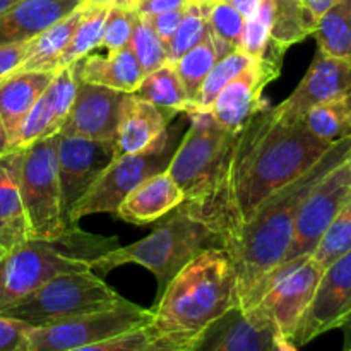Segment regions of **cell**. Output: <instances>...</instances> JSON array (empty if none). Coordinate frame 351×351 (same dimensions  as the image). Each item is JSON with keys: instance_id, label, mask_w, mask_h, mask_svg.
<instances>
[{"instance_id": "6da1fadb", "label": "cell", "mask_w": 351, "mask_h": 351, "mask_svg": "<svg viewBox=\"0 0 351 351\" xmlns=\"http://www.w3.org/2000/svg\"><path fill=\"white\" fill-rule=\"evenodd\" d=\"M332 144L314 136L302 120L278 119L264 99L232 134L208 195L194 208L178 209L204 223L225 247L264 199L314 167Z\"/></svg>"}, {"instance_id": "7a4b0ae2", "label": "cell", "mask_w": 351, "mask_h": 351, "mask_svg": "<svg viewBox=\"0 0 351 351\" xmlns=\"http://www.w3.org/2000/svg\"><path fill=\"white\" fill-rule=\"evenodd\" d=\"M351 156V136L336 141L305 173L264 199L223 249L237 271L239 305L252 307L267 274L281 263L290 245L295 219L307 195L338 165Z\"/></svg>"}, {"instance_id": "3957f363", "label": "cell", "mask_w": 351, "mask_h": 351, "mask_svg": "<svg viewBox=\"0 0 351 351\" xmlns=\"http://www.w3.org/2000/svg\"><path fill=\"white\" fill-rule=\"evenodd\" d=\"M235 307H240L235 264L223 247H213L182 267L158 295L146 329L153 345L185 351Z\"/></svg>"}, {"instance_id": "277c9868", "label": "cell", "mask_w": 351, "mask_h": 351, "mask_svg": "<svg viewBox=\"0 0 351 351\" xmlns=\"http://www.w3.org/2000/svg\"><path fill=\"white\" fill-rule=\"evenodd\" d=\"M117 243V237L89 235L72 226L53 240L27 239L0 259V311L58 274L91 269L93 261L119 247Z\"/></svg>"}, {"instance_id": "5b68a950", "label": "cell", "mask_w": 351, "mask_h": 351, "mask_svg": "<svg viewBox=\"0 0 351 351\" xmlns=\"http://www.w3.org/2000/svg\"><path fill=\"white\" fill-rule=\"evenodd\" d=\"M213 247H223L221 240L204 223L177 208L146 239L96 257L91 269L108 273L123 264H137L154 274L160 295L182 267Z\"/></svg>"}, {"instance_id": "8992f818", "label": "cell", "mask_w": 351, "mask_h": 351, "mask_svg": "<svg viewBox=\"0 0 351 351\" xmlns=\"http://www.w3.org/2000/svg\"><path fill=\"white\" fill-rule=\"evenodd\" d=\"M125 300L96 276L93 269L74 271L55 276L26 298L2 308L0 315L16 319L31 328H40L115 307Z\"/></svg>"}, {"instance_id": "52a82bcc", "label": "cell", "mask_w": 351, "mask_h": 351, "mask_svg": "<svg viewBox=\"0 0 351 351\" xmlns=\"http://www.w3.org/2000/svg\"><path fill=\"white\" fill-rule=\"evenodd\" d=\"M180 129L182 122H177L173 127H168L165 136L147 149L117 156L71 209L69 226H74L81 218L99 213L117 215L119 206L134 189L153 175L167 170L177 151V134Z\"/></svg>"}, {"instance_id": "ba28073f", "label": "cell", "mask_w": 351, "mask_h": 351, "mask_svg": "<svg viewBox=\"0 0 351 351\" xmlns=\"http://www.w3.org/2000/svg\"><path fill=\"white\" fill-rule=\"evenodd\" d=\"M185 115L189 117V129L167 171L184 192L185 199L178 208L191 209L211 191L233 132L218 125L211 112Z\"/></svg>"}, {"instance_id": "9c48e42d", "label": "cell", "mask_w": 351, "mask_h": 351, "mask_svg": "<svg viewBox=\"0 0 351 351\" xmlns=\"http://www.w3.org/2000/svg\"><path fill=\"white\" fill-rule=\"evenodd\" d=\"M21 195L31 239L53 240L71 228L62 208L57 167V134L23 147Z\"/></svg>"}, {"instance_id": "30bf717a", "label": "cell", "mask_w": 351, "mask_h": 351, "mask_svg": "<svg viewBox=\"0 0 351 351\" xmlns=\"http://www.w3.org/2000/svg\"><path fill=\"white\" fill-rule=\"evenodd\" d=\"M324 267L312 256L274 269L261 287L247 314L269 322L280 336L291 339L315 293Z\"/></svg>"}, {"instance_id": "8fae6325", "label": "cell", "mask_w": 351, "mask_h": 351, "mask_svg": "<svg viewBox=\"0 0 351 351\" xmlns=\"http://www.w3.org/2000/svg\"><path fill=\"white\" fill-rule=\"evenodd\" d=\"M153 311L125 300L115 307L75 315L55 324L29 328V351H67L105 341L149 326Z\"/></svg>"}, {"instance_id": "7c38bea8", "label": "cell", "mask_w": 351, "mask_h": 351, "mask_svg": "<svg viewBox=\"0 0 351 351\" xmlns=\"http://www.w3.org/2000/svg\"><path fill=\"white\" fill-rule=\"evenodd\" d=\"M350 199L351 173L348 160H346L341 165H338L331 173L326 175L315 185L314 191L307 195L300 211H298L297 219H295L293 233H291L287 254L274 269L287 266V264L302 259V257L312 256L326 230L329 228L332 219L338 216V213L348 204Z\"/></svg>"}, {"instance_id": "4fadbf2b", "label": "cell", "mask_w": 351, "mask_h": 351, "mask_svg": "<svg viewBox=\"0 0 351 351\" xmlns=\"http://www.w3.org/2000/svg\"><path fill=\"white\" fill-rule=\"evenodd\" d=\"M117 158L113 141L57 134V167L60 180L62 208L67 218L75 202L86 194L93 182Z\"/></svg>"}, {"instance_id": "5bb4252c", "label": "cell", "mask_w": 351, "mask_h": 351, "mask_svg": "<svg viewBox=\"0 0 351 351\" xmlns=\"http://www.w3.org/2000/svg\"><path fill=\"white\" fill-rule=\"evenodd\" d=\"M351 312V252L329 264L319 280L315 293L298 322L291 341L304 346L317 336L338 329Z\"/></svg>"}, {"instance_id": "9a60e30c", "label": "cell", "mask_w": 351, "mask_h": 351, "mask_svg": "<svg viewBox=\"0 0 351 351\" xmlns=\"http://www.w3.org/2000/svg\"><path fill=\"white\" fill-rule=\"evenodd\" d=\"M345 96H351V62L317 51L300 84L274 113L285 122H298L314 106Z\"/></svg>"}, {"instance_id": "2e32d148", "label": "cell", "mask_w": 351, "mask_h": 351, "mask_svg": "<svg viewBox=\"0 0 351 351\" xmlns=\"http://www.w3.org/2000/svg\"><path fill=\"white\" fill-rule=\"evenodd\" d=\"M281 64L267 58H254L239 75L219 91L211 106V115L223 129L237 130L245 125L254 112L263 105V91L280 75Z\"/></svg>"}, {"instance_id": "e0dca14e", "label": "cell", "mask_w": 351, "mask_h": 351, "mask_svg": "<svg viewBox=\"0 0 351 351\" xmlns=\"http://www.w3.org/2000/svg\"><path fill=\"white\" fill-rule=\"evenodd\" d=\"M125 93L79 81L74 103L58 134L117 143L120 106Z\"/></svg>"}, {"instance_id": "ac0fdd59", "label": "cell", "mask_w": 351, "mask_h": 351, "mask_svg": "<svg viewBox=\"0 0 351 351\" xmlns=\"http://www.w3.org/2000/svg\"><path fill=\"white\" fill-rule=\"evenodd\" d=\"M276 329L240 307L213 322L185 351H271Z\"/></svg>"}, {"instance_id": "d6986e66", "label": "cell", "mask_w": 351, "mask_h": 351, "mask_svg": "<svg viewBox=\"0 0 351 351\" xmlns=\"http://www.w3.org/2000/svg\"><path fill=\"white\" fill-rule=\"evenodd\" d=\"M170 122L171 120L147 99L136 93L125 95L117 127V156L139 153L156 144L165 136Z\"/></svg>"}, {"instance_id": "ffe728a7", "label": "cell", "mask_w": 351, "mask_h": 351, "mask_svg": "<svg viewBox=\"0 0 351 351\" xmlns=\"http://www.w3.org/2000/svg\"><path fill=\"white\" fill-rule=\"evenodd\" d=\"M86 0H21L0 16V45L29 41L81 9Z\"/></svg>"}, {"instance_id": "44dd1931", "label": "cell", "mask_w": 351, "mask_h": 351, "mask_svg": "<svg viewBox=\"0 0 351 351\" xmlns=\"http://www.w3.org/2000/svg\"><path fill=\"white\" fill-rule=\"evenodd\" d=\"M21 165L23 149H10L0 158V245L7 252L31 239L21 195Z\"/></svg>"}, {"instance_id": "7402d4cb", "label": "cell", "mask_w": 351, "mask_h": 351, "mask_svg": "<svg viewBox=\"0 0 351 351\" xmlns=\"http://www.w3.org/2000/svg\"><path fill=\"white\" fill-rule=\"evenodd\" d=\"M184 199L182 189L165 170L134 189L119 206L115 216L132 225H147L170 215L184 202Z\"/></svg>"}, {"instance_id": "603a6c76", "label": "cell", "mask_w": 351, "mask_h": 351, "mask_svg": "<svg viewBox=\"0 0 351 351\" xmlns=\"http://www.w3.org/2000/svg\"><path fill=\"white\" fill-rule=\"evenodd\" d=\"M55 72L16 71L0 79V119L12 139L24 117L47 91Z\"/></svg>"}, {"instance_id": "cb8c5ba5", "label": "cell", "mask_w": 351, "mask_h": 351, "mask_svg": "<svg viewBox=\"0 0 351 351\" xmlns=\"http://www.w3.org/2000/svg\"><path fill=\"white\" fill-rule=\"evenodd\" d=\"M79 79L91 84L106 86L125 95L136 93L144 72L129 47L108 50V55H86L77 60Z\"/></svg>"}, {"instance_id": "d4e9b609", "label": "cell", "mask_w": 351, "mask_h": 351, "mask_svg": "<svg viewBox=\"0 0 351 351\" xmlns=\"http://www.w3.org/2000/svg\"><path fill=\"white\" fill-rule=\"evenodd\" d=\"M315 17L307 9L304 0H274L273 23L267 47L263 57L283 64L285 51L315 31Z\"/></svg>"}, {"instance_id": "484cf974", "label": "cell", "mask_w": 351, "mask_h": 351, "mask_svg": "<svg viewBox=\"0 0 351 351\" xmlns=\"http://www.w3.org/2000/svg\"><path fill=\"white\" fill-rule=\"evenodd\" d=\"M232 50H235L232 43L216 36L209 29L208 36L201 43L195 45L187 53L182 55L177 62H173L175 71H177L178 77H180L182 84H184L185 91H187L191 103L194 101L199 88L202 86L204 79L208 77L211 69L215 67L216 62L225 57V55H228Z\"/></svg>"}, {"instance_id": "4316f807", "label": "cell", "mask_w": 351, "mask_h": 351, "mask_svg": "<svg viewBox=\"0 0 351 351\" xmlns=\"http://www.w3.org/2000/svg\"><path fill=\"white\" fill-rule=\"evenodd\" d=\"M81 10L82 7L72 12L71 16L65 17V19L58 21L57 24L45 29L43 33L34 36L33 40H29L26 58H24L19 71L57 72L62 53L67 48L72 33L75 29V24L81 17Z\"/></svg>"}, {"instance_id": "83f0119b", "label": "cell", "mask_w": 351, "mask_h": 351, "mask_svg": "<svg viewBox=\"0 0 351 351\" xmlns=\"http://www.w3.org/2000/svg\"><path fill=\"white\" fill-rule=\"evenodd\" d=\"M136 95L153 103L170 120H173L178 113H185L191 106V99L173 64H165L163 67L144 75Z\"/></svg>"}, {"instance_id": "f1b7e54d", "label": "cell", "mask_w": 351, "mask_h": 351, "mask_svg": "<svg viewBox=\"0 0 351 351\" xmlns=\"http://www.w3.org/2000/svg\"><path fill=\"white\" fill-rule=\"evenodd\" d=\"M312 36L321 53L351 62V0H339L326 10Z\"/></svg>"}, {"instance_id": "f546056e", "label": "cell", "mask_w": 351, "mask_h": 351, "mask_svg": "<svg viewBox=\"0 0 351 351\" xmlns=\"http://www.w3.org/2000/svg\"><path fill=\"white\" fill-rule=\"evenodd\" d=\"M302 122L319 139L336 143L351 136V96L321 103L308 110Z\"/></svg>"}, {"instance_id": "4dcf8cb0", "label": "cell", "mask_w": 351, "mask_h": 351, "mask_svg": "<svg viewBox=\"0 0 351 351\" xmlns=\"http://www.w3.org/2000/svg\"><path fill=\"white\" fill-rule=\"evenodd\" d=\"M106 14H108V7L86 5V3L82 5L81 17H79L77 24H75V29L72 33L67 48L62 53L58 69L67 67V65L81 60L82 57H86L95 48L99 47Z\"/></svg>"}, {"instance_id": "1f68e13d", "label": "cell", "mask_w": 351, "mask_h": 351, "mask_svg": "<svg viewBox=\"0 0 351 351\" xmlns=\"http://www.w3.org/2000/svg\"><path fill=\"white\" fill-rule=\"evenodd\" d=\"M252 60L254 58L250 57V55H247L245 51L240 50V48H235V50L230 51L228 55L219 58L215 64V67L211 69V72L208 74V77L204 79L202 86L199 88L197 95H195L194 101L191 103V106H189V110L185 113L209 112L213 103H215V99L218 98L219 91H221L235 75H239Z\"/></svg>"}, {"instance_id": "d6a6232c", "label": "cell", "mask_w": 351, "mask_h": 351, "mask_svg": "<svg viewBox=\"0 0 351 351\" xmlns=\"http://www.w3.org/2000/svg\"><path fill=\"white\" fill-rule=\"evenodd\" d=\"M209 33L208 16H206V7L197 2H189L184 10L180 24L175 31L171 43L168 47V62L173 64L184 53H187L191 48L201 43Z\"/></svg>"}, {"instance_id": "836d02e7", "label": "cell", "mask_w": 351, "mask_h": 351, "mask_svg": "<svg viewBox=\"0 0 351 351\" xmlns=\"http://www.w3.org/2000/svg\"><path fill=\"white\" fill-rule=\"evenodd\" d=\"M127 47L136 55L144 75L163 67L165 64H170L168 62V48L165 47V43L154 33L153 27L139 14H137V19L134 23V29Z\"/></svg>"}, {"instance_id": "e575fe53", "label": "cell", "mask_w": 351, "mask_h": 351, "mask_svg": "<svg viewBox=\"0 0 351 351\" xmlns=\"http://www.w3.org/2000/svg\"><path fill=\"white\" fill-rule=\"evenodd\" d=\"M348 252H351V199L332 219L329 228L322 235L321 242L312 252V257L326 269L329 264Z\"/></svg>"}, {"instance_id": "d590c367", "label": "cell", "mask_w": 351, "mask_h": 351, "mask_svg": "<svg viewBox=\"0 0 351 351\" xmlns=\"http://www.w3.org/2000/svg\"><path fill=\"white\" fill-rule=\"evenodd\" d=\"M274 0H263L259 10L250 19H245L240 50L245 51L252 58L263 57L267 47L271 34V23H273Z\"/></svg>"}, {"instance_id": "8d00e7d4", "label": "cell", "mask_w": 351, "mask_h": 351, "mask_svg": "<svg viewBox=\"0 0 351 351\" xmlns=\"http://www.w3.org/2000/svg\"><path fill=\"white\" fill-rule=\"evenodd\" d=\"M202 5L206 7L209 29L216 36L223 38V40L232 43L235 48H239L240 40H242L243 26H245V17L228 0H219V2L215 3H202Z\"/></svg>"}, {"instance_id": "74e56055", "label": "cell", "mask_w": 351, "mask_h": 351, "mask_svg": "<svg viewBox=\"0 0 351 351\" xmlns=\"http://www.w3.org/2000/svg\"><path fill=\"white\" fill-rule=\"evenodd\" d=\"M137 19V10L122 9V7H112L106 14L105 24H103V34L99 47L106 50H120L129 45L130 34H132L134 23Z\"/></svg>"}, {"instance_id": "f35d334b", "label": "cell", "mask_w": 351, "mask_h": 351, "mask_svg": "<svg viewBox=\"0 0 351 351\" xmlns=\"http://www.w3.org/2000/svg\"><path fill=\"white\" fill-rule=\"evenodd\" d=\"M151 345H153V339H151L147 329L143 328L125 332V335L115 336V338L105 339V341L79 346V348L67 351H144L149 348Z\"/></svg>"}, {"instance_id": "ab89813d", "label": "cell", "mask_w": 351, "mask_h": 351, "mask_svg": "<svg viewBox=\"0 0 351 351\" xmlns=\"http://www.w3.org/2000/svg\"><path fill=\"white\" fill-rule=\"evenodd\" d=\"M31 326L0 315V351H29L27 331Z\"/></svg>"}, {"instance_id": "60d3db41", "label": "cell", "mask_w": 351, "mask_h": 351, "mask_svg": "<svg viewBox=\"0 0 351 351\" xmlns=\"http://www.w3.org/2000/svg\"><path fill=\"white\" fill-rule=\"evenodd\" d=\"M185 9H178V10H168V12H161V14H151V16H139L149 24L151 27L154 29V33L160 36V40L163 41L165 47H170L171 38H173L175 31H177L178 24H180L182 16H184Z\"/></svg>"}, {"instance_id": "b9f144b4", "label": "cell", "mask_w": 351, "mask_h": 351, "mask_svg": "<svg viewBox=\"0 0 351 351\" xmlns=\"http://www.w3.org/2000/svg\"><path fill=\"white\" fill-rule=\"evenodd\" d=\"M27 47H29V41L0 45V79L19 71L26 58Z\"/></svg>"}, {"instance_id": "7bdbcfd3", "label": "cell", "mask_w": 351, "mask_h": 351, "mask_svg": "<svg viewBox=\"0 0 351 351\" xmlns=\"http://www.w3.org/2000/svg\"><path fill=\"white\" fill-rule=\"evenodd\" d=\"M191 0H144L137 5V14L141 16H151V14L168 12V10L185 9Z\"/></svg>"}, {"instance_id": "ee69618b", "label": "cell", "mask_w": 351, "mask_h": 351, "mask_svg": "<svg viewBox=\"0 0 351 351\" xmlns=\"http://www.w3.org/2000/svg\"><path fill=\"white\" fill-rule=\"evenodd\" d=\"M228 2L232 3L245 19H250V17L259 10L263 0H228Z\"/></svg>"}, {"instance_id": "f6af8a7d", "label": "cell", "mask_w": 351, "mask_h": 351, "mask_svg": "<svg viewBox=\"0 0 351 351\" xmlns=\"http://www.w3.org/2000/svg\"><path fill=\"white\" fill-rule=\"evenodd\" d=\"M304 2L305 5H307V9L311 10L312 16L315 17V21H317L326 10L331 9V7L335 5L336 2H339V0H304Z\"/></svg>"}, {"instance_id": "bcb514c9", "label": "cell", "mask_w": 351, "mask_h": 351, "mask_svg": "<svg viewBox=\"0 0 351 351\" xmlns=\"http://www.w3.org/2000/svg\"><path fill=\"white\" fill-rule=\"evenodd\" d=\"M345 336V343H343V351H348L351 348V312L341 321L339 328Z\"/></svg>"}, {"instance_id": "7dc6e473", "label": "cell", "mask_w": 351, "mask_h": 351, "mask_svg": "<svg viewBox=\"0 0 351 351\" xmlns=\"http://www.w3.org/2000/svg\"><path fill=\"white\" fill-rule=\"evenodd\" d=\"M271 351H298L297 345H295L291 339L285 338V336H276V341H274V346Z\"/></svg>"}, {"instance_id": "c3c4849f", "label": "cell", "mask_w": 351, "mask_h": 351, "mask_svg": "<svg viewBox=\"0 0 351 351\" xmlns=\"http://www.w3.org/2000/svg\"><path fill=\"white\" fill-rule=\"evenodd\" d=\"M10 149H12V147H10V137H9V132H7L5 125H3L2 119H0V158H2L3 154L9 153Z\"/></svg>"}, {"instance_id": "681fc988", "label": "cell", "mask_w": 351, "mask_h": 351, "mask_svg": "<svg viewBox=\"0 0 351 351\" xmlns=\"http://www.w3.org/2000/svg\"><path fill=\"white\" fill-rule=\"evenodd\" d=\"M19 2L21 0H0V16H2V14H5L7 10L12 9V7Z\"/></svg>"}, {"instance_id": "f907efd6", "label": "cell", "mask_w": 351, "mask_h": 351, "mask_svg": "<svg viewBox=\"0 0 351 351\" xmlns=\"http://www.w3.org/2000/svg\"><path fill=\"white\" fill-rule=\"evenodd\" d=\"M144 351H175V350H168V348H163V346H158V345H151L149 348H146Z\"/></svg>"}, {"instance_id": "816d5d0a", "label": "cell", "mask_w": 351, "mask_h": 351, "mask_svg": "<svg viewBox=\"0 0 351 351\" xmlns=\"http://www.w3.org/2000/svg\"><path fill=\"white\" fill-rule=\"evenodd\" d=\"M192 2H197V3H215V2H219V0H192Z\"/></svg>"}, {"instance_id": "f5cc1de1", "label": "cell", "mask_w": 351, "mask_h": 351, "mask_svg": "<svg viewBox=\"0 0 351 351\" xmlns=\"http://www.w3.org/2000/svg\"><path fill=\"white\" fill-rule=\"evenodd\" d=\"M141 2H144V0H129V3L134 7V9H137V5H139Z\"/></svg>"}, {"instance_id": "db71d44e", "label": "cell", "mask_w": 351, "mask_h": 351, "mask_svg": "<svg viewBox=\"0 0 351 351\" xmlns=\"http://www.w3.org/2000/svg\"><path fill=\"white\" fill-rule=\"evenodd\" d=\"M5 252H7V250H5V249H3V247H2V245H0V259H2V257H3V256H5Z\"/></svg>"}, {"instance_id": "11a10c76", "label": "cell", "mask_w": 351, "mask_h": 351, "mask_svg": "<svg viewBox=\"0 0 351 351\" xmlns=\"http://www.w3.org/2000/svg\"><path fill=\"white\" fill-rule=\"evenodd\" d=\"M348 167H350V173H351V156L348 158Z\"/></svg>"}, {"instance_id": "9f6ffc18", "label": "cell", "mask_w": 351, "mask_h": 351, "mask_svg": "<svg viewBox=\"0 0 351 351\" xmlns=\"http://www.w3.org/2000/svg\"><path fill=\"white\" fill-rule=\"evenodd\" d=\"M348 351H351V348H350V350H348Z\"/></svg>"}]
</instances>
